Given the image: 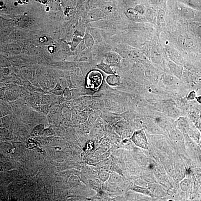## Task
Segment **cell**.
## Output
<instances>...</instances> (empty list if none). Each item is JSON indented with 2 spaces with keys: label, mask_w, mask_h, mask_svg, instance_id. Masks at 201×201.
Here are the masks:
<instances>
[{
  "label": "cell",
  "mask_w": 201,
  "mask_h": 201,
  "mask_svg": "<svg viewBox=\"0 0 201 201\" xmlns=\"http://www.w3.org/2000/svg\"><path fill=\"white\" fill-rule=\"evenodd\" d=\"M103 81V75L100 72L97 70H92L87 75V88L97 91L102 86Z\"/></svg>",
  "instance_id": "cell-1"
},
{
  "label": "cell",
  "mask_w": 201,
  "mask_h": 201,
  "mask_svg": "<svg viewBox=\"0 0 201 201\" xmlns=\"http://www.w3.org/2000/svg\"><path fill=\"white\" fill-rule=\"evenodd\" d=\"M162 112L154 111V122L161 129L169 132L174 128V124L171 119Z\"/></svg>",
  "instance_id": "cell-2"
},
{
  "label": "cell",
  "mask_w": 201,
  "mask_h": 201,
  "mask_svg": "<svg viewBox=\"0 0 201 201\" xmlns=\"http://www.w3.org/2000/svg\"><path fill=\"white\" fill-rule=\"evenodd\" d=\"M132 140L138 146L144 149H148V141L143 130L135 132L132 137Z\"/></svg>",
  "instance_id": "cell-3"
},
{
  "label": "cell",
  "mask_w": 201,
  "mask_h": 201,
  "mask_svg": "<svg viewBox=\"0 0 201 201\" xmlns=\"http://www.w3.org/2000/svg\"><path fill=\"white\" fill-rule=\"evenodd\" d=\"M106 63L111 67H119L121 64V57L117 53L113 52H110L105 55Z\"/></svg>",
  "instance_id": "cell-4"
},
{
  "label": "cell",
  "mask_w": 201,
  "mask_h": 201,
  "mask_svg": "<svg viewBox=\"0 0 201 201\" xmlns=\"http://www.w3.org/2000/svg\"><path fill=\"white\" fill-rule=\"evenodd\" d=\"M176 128L181 132L183 134L189 133L190 130V125L189 120L186 117H180L176 121Z\"/></svg>",
  "instance_id": "cell-5"
},
{
  "label": "cell",
  "mask_w": 201,
  "mask_h": 201,
  "mask_svg": "<svg viewBox=\"0 0 201 201\" xmlns=\"http://www.w3.org/2000/svg\"><path fill=\"white\" fill-rule=\"evenodd\" d=\"M168 65L169 68L172 74L180 80H182L183 74L182 70L181 69L180 67L177 65H175L173 63L170 62V61H169Z\"/></svg>",
  "instance_id": "cell-6"
},
{
  "label": "cell",
  "mask_w": 201,
  "mask_h": 201,
  "mask_svg": "<svg viewBox=\"0 0 201 201\" xmlns=\"http://www.w3.org/2000/svg\"><path fill=\"white\" fill-rule=\"evenodd\" d=\"M169 137L172 140H182L183 138V133L177 128L171 129L169 132Z\"/></svg>",
  "instance_id": "cell-7"
},
{
  "label": "cell",
  "mask_w": 201,
  "mask_h": 201,
  "mask_svg": "<svg viewBox=\"0 0 201 201\" xmlns=\"http://www.w3.org/2000/svg\"><path fill=\"white\" fill-rule=\"evenodd\" d=\"M106 80L108 84L112 86H117L119 85L121 82L120 76L115 74L109 75L107 77Z\"/></svg>",
  "instance_id": "cell-8"
},
{
  "label": "cell",
  "mask_w": 201,
  "mask_h": 201,
  "mask_svg": "<svg viewBox=\"0 0 201 201\" xmlns=\"http://www.w3.org/2000/svg\"><path fill=\"white\" fill-rule=\"evenodd\" d=\"M97 67L99 69L102 70L104 72L108 75L115 74L111 68V66L103 61L98 64L97 65Z\"/></svg>",
  "instance_id": "cell-9"
},
{
  "label": "cell",
  "mask_w": 201,
  "mask_h": 201,
  "mask_svg": "<svg viewBox=\"0 0 201 201\" xmlns=\"http://www.w3.org/2000/svg\"><path fill=\"white\" fill-rule=\"evenodd\" d=\"M179 43L182 46L186 48H189L190 47V45L189 44V40L185 37V35H181L179 36L178 38Z\"/></svg>",
  "instance_id": "cell-10"
},
{
  "label": "cell",
  "mask_w": 201,
  "mask_h": 201,
  "mask_svg": "<svg viewBox=\"0 0 201 201\" xmlns=\"http://www.w3.org/2000/svg\"><path fill=\"white\" fill-rule=\"evenodd\" d=\"M9 50L15 54H19L21 52V48L20 46L16 44H10L8 46Z\"/></svg>",
  "instance_id": "cell-11"
},
{
  "label": "cell",
  "mask_w": 201,
  "mask_h": 201,
  "mask_svg": "<svg viewBox=\"0 0 201 201\" xmlns=\"http://www.w3.org/2000/svg\"><path fill=\"white\" fill-rule=\"evenodd\" d=\"M153 58L154 62L157 63H159L161 61V55L160 52L158 50H154L153 52Z\"/></svg>",
  "instance_id": "cell-12"
},
{
  "label": "cell",
  "mask_w": 201,
  "mask_h": 201,
  "mask_svg": "<svg viewBox=\"0 0 201 201\" xmlns=\"http://www.w3.org/2000/svg\"><path fill=\"white\" fill-rule=\"evenodd\" d=\"M29 18L27 16H23L20 20V26L22 28H24L29 24Z\"/></svg>",
  "instance_id": "cell-13"
},
{
  "label": "cell",
  "mask_w": 201,
  "mask_h": 201,
  "mask_svg": "<svg viewBox=\"0 0 201 201\" xmlns=\"http://www.w3.org/2000/svg\"><path fill=\"white\" fill-rule=\"evenodd\" d=\"M165 18V14L162 11H160L158 12L157 16V20L159 23H162L164 21Z\"/></svg>",
  "instance_id": "cell-14"
},
{
  "label": "cell",
  "mask_w": 201,
  "mask_h": 201,
  "mask_svg": "<svg viewBox=\"0 0 201 201\" xmlns=\"http://www.w3.org/2000/svg\"><path fill=\"white\" fill-rule=\"evenodd\" d=\"M11 30L10 29H3L1 33V37L3 38L4 37L7 36L11 33Z\"/></svg>",
  "instance_id": "cell-15"
},
{
  "label": "cell",
  "mask_w": 201,
  "mask_h": 201,
  "mask_svg": "<svg viewBox=\"0 0 201 201\" xmlns=\"http://www.w3.org/2000/svg\"><path fill=\"white\" fill-rule=\"evenodd\" d=\"M189 181L187 180H184L181 183V187L183 189L185 190V189H188L189 186Z\"/></svg>",
  "instance_id": "cell-16"
},
{
  "label": "cell",
  "mask_w": 201,
  "mask_h": 201,
  "mask_svg": "<svg viewBox=\"0 0 201 201\" xmlns=\"http://www.w3.org/2000/svg\"><path fill=\"white\" fill-rule=\"evenodd\" d=\"M188 99L190 100H193L196 98V93L194 91H192L189 93L188 95Z\"/></svg>",
  "instance_id": "cell-17"
},
{
  "label": "cell",
  "mask_w": 201,
  "mask_h": 201,
  "mask_svg": "<svg viewBox=\"0 0 201 201\" xmlns=\"http://www.w3.org/2000/svg\"><path fill=\"white\" fill-rule=\"evenodd\" d=\"M196 99L198 102H199L200 104H201V96H198V97H196Z\"/></svg>",
  "instance_id": "cell-18"
}]
</instances>
